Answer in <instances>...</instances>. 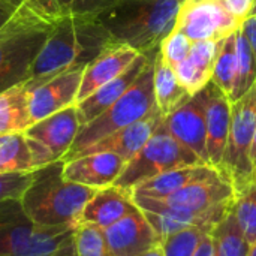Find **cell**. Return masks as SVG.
Returning a JSON list of instances; mask_svg holds the SVG:
<instances>
[{
  "instance_id": "obj_11",
  "label": "cell",
  "mask_w": 256,
  "mask_h": 256,
  "mask_svg": "<svg viewBox=\"0 0 256 256\" xmlns=\"http://www.w3.org/2000/svg\"><path fill=\"white\" fill-rule=\"evenodd\" d=\"M242 22L224 0H183L174 28L183 32L192 42H219L238 30Z\"/></svg>"
},
{
  "instance_id": "obj_7",
  "label": "cell",
  "mask_w": 256,
  "mask_h": 256,
  "mask_svg": "<svg viewBox=\"0 0 256 256\" xmlns=\"http://www.w3.org/2000/svg\"><path fill=\"white\" fill-rule=\"evenodd\" d=\"M192 165H206L195 156L189 148L182 146L165 128L164 122L144 144V147L126 164L124 170L114 182L112 186H117L123 190H130L166 171L192 166Z\"/></svg>"
},
{
  "instance_id": "obj_31",
  "label": "cell",
  "mask_w": 256,
  "mask_h": 256,
  "mask_svg": "<svg viewBox=\"0 0 256 256\" xmlns=\"http://www.w3.org/2000/svg\"><path fill=\"white\" fill-rule=\"evenodd\" d=\"M232 213L246 240L252 246L256 242V182L249 184L242 194L236 195Z\"/></svg>"
},
{
  "instance_id": "obj_22",
  "label": "cell",
  "mask_w": 256,
  "mask_h": 256,
  "mask_svg": "<svg viewBox=\"0 0 256 256\" xmlns=\"http://www.w3.org/2000/svg\"><path fill=\"white\" fill-rule=\"evenodd\" d=\"M214 176H220V174L208 165H192V166L176 168L135 186L130 190V194L132 196L160 200L172 195L174 192L180 190L182 188H184L192 182L212 178Z\"/></svg>"
},
{
  "instance_id": "obj_1",
  "label": "cell",
  "mask_w": 256,
  "mask_h": 256,
  "mask_svg": "<svg viewBox=\"0 0 256 256\" xmlns=\"http://www.w3.org/2000/svg\"><path fill=\"white\" fill-rule=\"evenodd\" d=\"M110 42L111 34L99 16L69 15L56 20L24 82L27 92L62 72L86 68Z\"/></svg>"
},
{
  "instance_id": "obj_27",
  "label": "cell",
  "mask_w": 256,
  "mask_h": 256,
  "mask_svg": "<svg viewBox=\"0 0 256 256\" xmlns=\"http://www.w3.org/2000/svg\"><path fill=\"white\" fill-rule=\"evenodd\" d=\"M237 78V30L219 42L212 82L231 100Z\"/></svg>"
},
{
  "instance_id": "obj_13",
  "label": "cell",
  "mask_w": 256,
  "mask_h": 256,
  "mask_svg": "<svg viewBox=\"0 0 256 256\" xmlns=\"http://www.w3.org/2000/svg\"><path fill=\"white\" fill-rule=\"evenodd\" d=\"M84 68L69 69L28 90L32 122L36 123L70 105H76Z\"/></svg>"
},
{
  "instance_id": "obj_36",
  "label": "cell",
  "mask_w": 256,
  "mask_h": 256,
  "mask_svg": "<svg viewBox=\"0 0 256 256\" xmlns=\"http://www.w3.org/2000/svg\"><path fill=\"white\" fill-rule=\"evenodd\" d=\"M240 30L242 33L244 34L250 50H252V54H254V58H255L256 64V15H249L240 26Z\"/></svg>"
},
{
  "instance_id": "obj_24",
  "label": "cell",
  "mask_w": 256,
  "mask_h": 256,
  "mask_svg": "<svg viewBox=\"0 0 256 256\" xmlns=\"http://www.w3.org/2000/svg\"><path fill=\"white\" fill-rule=\"evenodd\" d=\"M33 124L24 82L0 93V134L26 132Z\"/></svg>"
},
{
  "instance_id": "obj_32",
  "label": "cell",
  "mask_w": 256,
  "mask_h": 256,
  "mask_svg": "<svg viewBox=\"0 0 256 256\" xmlns=\"http://www.w3.org/2000/svg\"><path fill=\"white\" fill-rule=\"evenodd\" d=\"M76 256H108L104 230L92 224H78L74 230Z\"/></svg>"
},
{
  "instance_id": "obj_19",
  "label": "cell",
  "mask_w": 256,
  "mask_h": 256,
  "mask_svg": "<svg viewBox=\"0 0 256 256\" xmlns=\"http://www.w3.org/2000/svg\"><path fill=\"white\" fill-rule=\"evenodd\" d=\"M158 51L159 50L148 52V54H140L135 58V62L124 72H122L118 76H116L110 82L104 84L102 87L94 90L90 96H87L86 99L78 102L76 110H78V117H80L81 126L90 123L93 118H96L99 114H102L105 110H108L117 99H120V96H123V93L136 81L140 74L144 70L147 63L156 56Z\"/></svg>"
},
{
  "instance_id": "obj_33",
  "label": "cell",
  "mask_w": 256,
  "mask_h": 256,
  "mask_svg": "<svg viewBox=\"0 0 256 256\" xmlns=\"http://www.w3.org/2000/svg\"><path fill=\"white\" fill-rule=\"evenodd\" d=\"M190 48L192 40L183 32L172 28V32L160 42L159 52L170 66L176 68L183 60H186V57L190 52Z\"/></svg>"
},
{
  "instance_id": "obj_16",
  "label": "cell",
  "mask_w": 256,
  "mask_h": 256,
  "mask_svg": "<svg viewBox=\"0 0 256 256\" xmlns=\"http://www.w3.org/2000/svg\"><path fill=\"white\" fill-rule=\"evenodd\" d=\"M140 56V52L129 45L120 42H110L86 68L82 72L76 104L90 96L94 90L110 82L122 72H124Z\"/></svg>"
},
{
  "instance_id": "obj_29",
  "label": "cell",
  "mask_w": 256,
  "mask_h": 256,
  "mask_svg": "<svg viewBox=\"0 0 256 256\" xmlns=\"http://www.w3.org/2000/svg\"><path fill=\"white\" fill-rule=\"evenodd\" d=\"M256 84V64L252 50L242 33L237 30V78L231 102L238 100Z\"/></svg>"
},
{
  "instance_id": "obj_6",
  "label": "cell",
  "mask_w": 256,
  "mask_h": 256,
  "mask_svg": "<svg viewBox=\"0 0 256 256\" xmlns=\"http://www.w3.org/2000/svg\"><path fill=\"white\" fill-rule=\"evenodd\" d=\"M75 226L33 222L20 198L0 201V256H51L72 237Z\"/></svg>"
},
{
  "instance_id": "obj_38",
  "label": "cell",
  "mask_w": 256,
  "mask_h": 256,
  "mask_svg": "<svg viewBox=\"0 0 256 256\" xmlns=\"http://www.w3.org/2000/svg\"><path fill=\"white\" fill-rule=\"evenodd\" d=\"M51 256H76L75 252V244H74V234L70 238H68L60 249H57Z\"/></svg>"
},
{
  "instance_id": "obj_30",
  "label": "cell",
  "mask_w": 256,
  "mask_h": 256,
  "mask_svg": "<svg viewBox=\"0 0 256 256\" xmlns=\"http://www.w3.org/2000/svg\"><path fill=\"white\" fill-rule=\"evenodd\" d=\"M212 230V226H192L162 237L160 248L164 256H194L204 237L210 234Z\"/></svg>"
},
{
  "instance_id": "obj_18",
  "label": "cell",
  "mask_w": 256,
  "mask_h": 256,
  "mask_svg": "<svg viewBox=\"0 0 256 256\" xmlns=\"http://www.w3.org/2000/svg\"><path fill=\"white\" fill-rule=\"evenodd\" d=\"M164 122V116L158 110V106L148 112L141 120L102 138L96 144L90 146L84 152H81L76 158L88 154V153H99V152H110L116 153L126 160V164L144 147V144L150 140L159 124Z\"/></svg>"
},
{
  "instance_id": "obj_3",
  "label": "cell",
  "mask_w": 256,
  "mask_h": 256,
  "mask_svg": "<svg viewBox=\"0 0 256 256\" xmlns=\"http://www.w3.org/2000/svg\"><path fill=\"white\" fill-rule=\"evenodd\" d=\"M178 10V0H117L99 20L114 42L148 54L172 32Z\"/></svg>"
},
{
  "instance_id": "obj_40",
  "label": "cell",
  "mask_w": 256,
  "mask_h": 256,
  "mask_svg": "<svg viewBox=\"0 0 256 256\" xmlns=\"http://www.w3.org/2000/svg\"><path fill=\"white\" fill-rule=\"evenodd\" d=\"M250 160H252V166H254V171H255L256 176V129L255 135H254V141H252V148H250Z\"/></svg>"
},
{
  "instance_id": "obj_9",
  "label": "cell",
  "mask_w": 256,
  "mask_h": 256,
  "mask_svg": "<svg viewBox=\"0 0 256 256\" xmlns=\"http://www.w3.org/2000/svg\"><path fill=\"white\" fill-rule=\"evenodd\" d=\"M80 129L81 122L76 105H70L33 123L24 132L33 170L62 160L74 144Z\"/></svg>"
},
{
  "instance_id": "obj_21",
  "label": "cell",
  "mask_w": 256,
  "mask_h": 256,
  "mask_svg": "<svg viewBox=\"0 0 256 256\" xmlns=\"http://www.w3.org/2000/svg\"><path fill=\"white\" fill-rule=\"evenodd\" d=\"M219 42L216 40L192 42V48L186 60H183L180 64L174 68L180 84L186 88V92L190 96L201 92L212 81Z\"/></svg>"
},
{
  "instance_id": "obj_34",
  "label": "cell",
  "mask_w": 256,
  "mask_h": 256,
  "mask_svg": "<svg viewBox=\"0 0 256 256\" xmlns=\"http://www.w3.org/2000/svg\"><path fill=\"white\" fill-rule=\"evenodd\" d=\"M32 178L33 171L0 174V201L9 198H21L24 190L32 183Z\"/></svg>"
},
{
  "instance_id": "obj_4",
  "label": "cell",
  "mask_w": 256,
  "mask_h": 256,
  "mask_svg": "<svg viewBox=\"0 0 256 256\" xmlns=\"http://www.w3.org/2000/svg\"><path fill=\"white\" fill-rule=\"evenodd\" d=\"M52 26L24 0L0 27V93L28 80Z\"/></svg>"
},
{
  "instance_id": "obj_28",
  "label": "cell",
  "mask_w": 256,
  "mask_h": 256,
  "mask_svg": "<svg viewBox=\"0 0 256 256\" xmlns=\"http://www.w3.org/2000/svg\"><path fill=\"white\" fill-rule=\"evenodd\" d=\"M30 171L34 170L24 132L0 134V174Z\"/></svg>"
},
{
  "instance_id": "obj_10",
  "label": "cell",
  "mask_w": 256,
  "mask_h": 256,
  "mask_svg": "<svg viewBox=\"0 0 256 256\" xmlns=\"http://www.w3.org/2000/svg\"><path fill=\"white\" fill-rule=\"evenodd\" d=\"M140 210L146 212H176V213H196L232 201L236 192L231 183L222 176H214L206 180H196L172 195L160 200L132 196Z\"/></svg>"
},
{
  "instance_id": "obj_5",
  "label": "cell",
  "mask_w": 256,
  "mask_h": 256,
  "mask_svg": "<svg viewBox=\"0 0 256 256\" xmlns=\"http://www.w3.org/2000/svg\"><path fill=\"white\" fill-rule=\"evenodd\" d=\"M156 57V56H154ZM154 57L147 63L136 81L117 99L108 110L93 118L90 123L81 126L74 144L62 159L69 162L81 152L96 144L102 138L141 120L156 108L153 92V63Z\"/></svg>"
},
{
  "instance_id": "obj_39",
  "label": "cell",
  "mask_w": 256,
  "mask_h": 256,
  "mask_svg": "<svg viewBox=\"0 0 256 256\" xmlns=\"http://www.w3.org/2000/svg\"><path fill=\"white\" fill-rule=\"evenodd\" d=\"M15 6L6 3L4 0H0V27L12 16V14L15 12Z\"/></svg>"
},
{
  "instance_id": "obj_8",
  "label": "cell",
  "mask_w": 256,
  "mask_h": 256,
  "mask_svg": "<svg viewBox=\"0 0 256 256\" xmlns=\"http://www.w3.org/2000/svg\"><path fill=\"white\" fill-rule=\"evenodd\" d=\"M256 129V84L238 100L232 102L231 124L220 176L226 178L236 195L256 182L250 160V148Z\"/></svg>"
},
{
  "instance_id": "obj_42",
  "label": "cell",
  "mask_w": 256,
  "mask_h": 256,
  "mask_svg": "<svg viewBox=\"0 0 256 256\" xmlns=\"http://www.w3.org/2000/svg\"><path fill=\"white\" fill-rule=\"evenodd\" d=\"M6 3H9V4H12V6H15V8H18V6H21L22 4V2L24 0H4Z\"/></svg>"
},
{
  "instance_id": "obj_45",
  "label": "cell",
  "mask_w": 256,
  "mask_h": 256,
  "mask_svg": "<svg viewBox=\"0 0 256 256\" xmlns=\"http://www.w3.org/2000/svg\"><path fill=\"white\" fill-rule=\"evenodd\" d=\"M178 2H180V4H182V2H183V0H178Z\"/></svg>"
},
{
  "instance_id": "obj_17",
  "label": "cell",
  "mask_w": 256,
  "mask_h": 256,
  "mask_svg": "<svg viewBox=\"0 0 256 256\" xmlns=\"http://www.w3.org/2000/svg\"><path fill=\"white\" fill-rule=\"evenodd\" d=\"M124 166L126 160L116 153H88L64 162L63 178L93 189H104L114 184Z\"/></svg>"
},
{
  "instance_id": "obj_26",
  "label": "cell",
  "mask_w": 256,
  "mask_h": 256,
  "mask_svg": "<svg viewBox=\"0 0 256 256\" xmlns=\"http://www.w3.org/2000/svg\"><path fill=\"white\" fill-rule=\"evenodd\" d=\"M214 256H249L250 244L246 240L234 213L231 212L212 230Z\"/></svg>"
},
{
  "instance_id": "obj_12",
  "label": "cell",
  "mask_w": 256,
  "mask_h": 256,
  "mask_svg": "<svg viewBox=\"0 0 256 256\" xmlns=\"http://www.w3.org/2000/svg\"><path fill=\"white\" fill-rule=\"evenodd\" d=\"M204 105L206 94L202 88L201 92L188 98L171 114L164 117V124L182 146L198 156L202 164L208 165Z\"/></svg>"
},
{
  "instance_id": "obj_14",
  "label": "cell",
  "mask_w": 256,
  "mask_h": 256,
  "mask_svg": "<svg viewBox=\"0 0 256 256\" xmlns=\"http://www.w3.org/2000/svg\"><path fill=\"white\" fill-rule=\"evenodd\" d=\"M104 237L108 256H136L160 244V237L140 208L104 228Z\"/></svg>"
},
{
  "instance_id": "obj_41",
  "label": "cell",
  "mask_w": 256,
  "mask_h": 256,
  "mask_svg": "<svg viewBox=\"0 0 256 256\" xmlns=\"http://www.w3.org/2000/svg\"><path fill=\"white\" fill-rule=\"evenodd\" d=\"M136 256H164V252H162V248L159 244V246H154L153 249H150V250H147V252Z\"/></svg>"
},
{
  "instance_id": "obj_35",
  "label": "cell",
  "mask_w": 256,
  "mask_h": 256,
  "mask_svg": "<svg viewBox=\"0 0 256 256\" xmlns=\"http://www.w3.org/2000/svg\"><path fill=\"white\" fill-rule=\"evenodd\" d=\"M224 2L231 10V14L242 21H244L250 15L252 8L255 4V0H224Z\"/></svg>"
},
{
  "instance_id": "obj_23",
  "label": "cell",
  "mask_w": 256,
  "mask_h": 256,
  "mask_svg": "<svg viewBox=\"0 0 256 256\" xmlns=\"http://www.w3.org/2000/svg\"><path fill=\"white\" fill-rule=\"evenodd\" d=\"M153 92L158 110L164 117L171 114L178 108L190 94L180 84L177 74L172 66H170L160 52H156L153 63Z\"/></svg>"
},
{
  "instance_id": "obj_43",
  "label": "cell",
  "mask_w": 256,
  "mask_h": 256,
  "mask_svg": "<svg viewBox=\"0 0 256 256\" xmlns=\"http://www.w3.org/2000/svg\"><path fill=\"white\" fill-rule=\"evenodd\" d=\"M249 256H256V242L250 246V252H249Z\"/></svg>"
},
{
  "instance_id": "obj_2",
  "label": "cell",
  "mask_w": 256,
  "mask_h": 256,
  "mask_svg": "<svg viewBox=\"0 0 256 256\" xmlns=\"http://www.w3.org/2000/svg\"><path fill=\"white\" fill-rule=\"evenodd\" d=\"M63 160L33 171L28 188L21 195L27 216L42 226H76L81 212L98 189L63 178Z\"/></svg>"
},
{
  "instance_id": "obj_20",
  "label": "cell",
  "mask_w": 256,
  "mask_h": 256,
  "mask_svg": "<svg viewBox=\"0 0 256 256\" xmlns=\"http://www.w3.org/2000/svg\"><path fill=\"white\" fill-rule=\"evenodd\" d=\"M136 210L138 206L132 194L117 186H108L96 190L82 208L78 224H92L104 230Z\"/></svg>"
},
{
  "instance_id": "obj_15",
  "label": "cell",
  "mask_w": 256,
  "mask_h": 256,
  "mask_svg": "<svg viewBox=\"0 0 256 256\" xmlns=\"http://www.w3.org/2000/svg\"><path fill=\"white\" fill-rule=\"evenodd\" d=\"M204 94H206L204 111H206L208 165L220 174L222 158L225 153L228 134H230L232 102L212 81L204 87Z\"/></svg>"
},
{
  "instance_id": "obj_44",
  "label": "cell",
  "mask_w": 256,
  "mask_h": 256,
  "mask_svg": "<svg viewBox=\"0 0 256 256\" xmlns=\"http://www.w3.org/2000/svg\"><path fill=\"white\" fill-rule=\"evenodd\" d=\"M250 15H256V0H255V4H254V8H252V12H250Z\"/></svg>"
},
{
  "instance_id": "obj_25",
  "label": "cell",
  "mask_w": 256,
  "mask_h": 256,
  "mask_svg": "<svg viewBox=\"0 0 256 256\" xmlns=\"http://www.w3.org/2000/svg\"><path fill=\"white\" fill-rule=\"evenodd\" d=\"M42 16L56 21L69 15L100 16L117 0H26Z\"/></svg>"
},
{
  "instance_id": "obj_37",
  "label": "cell",
  "mask_w": 256,
  "mask_h": 256,
  "mask_svg": "<svg viewBox=\"0 0 256 256\" xmlns=\"http://www.w3.org/2000/svg\"><path fill=\"white\" fill-rule=\"evenodd\" d=\"M194 256H214L213 255V242H212V236L210 234H207L204 237V240L198 246V249H196V252H195Z\"/></svg>"
}]
</instances>
